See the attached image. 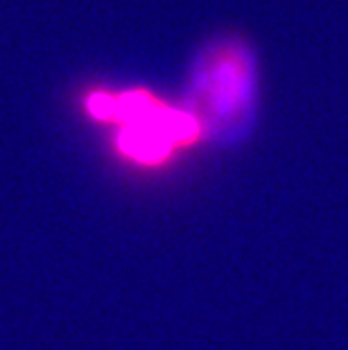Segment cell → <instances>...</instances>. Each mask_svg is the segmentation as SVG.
<instances>
[{
    "instance_id": "1",
    "label": "cell",
    "mask_w": 348,
    "mask_h": 350,
    "mask_svg": "<svg viewBox=\"0 0 348 350\" xmlns=\"http://www.w3.org/2000/svg\"><path fill=\"white\" fill-rule=\"evenodd\" d=\"M192 100L204 120L202 133L211 140L240 136L244 118L254 113L256 66L240 41H219L204 50L192 79Z\"/></svg>"
}]
</instances>
